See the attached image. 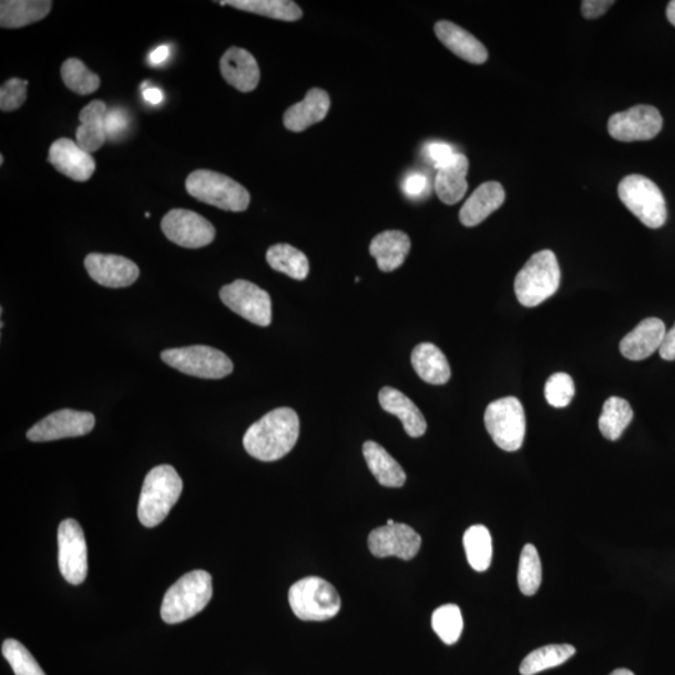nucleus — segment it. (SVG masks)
I'll return each mask as SVG.
<instances>
[{"instance_id": "nucleus-49", "label": "nucleus", "mask_w": 675, "mask_h": 675, "mask_svg": "<svg viewBox=\"0 0 675 675\" xmlns=\"http://www.w3.org/2000/svg\"><path fill=\"white\" fill-rule=\"evenodd\" d=\"M609 675H634V673L630 672L629 669L620 668V669H615L614 672L612 674H609Z\"/></svg>"}, {"instance_id": "nucleus-25", "label": "nucleus", "mask_w": 675, "mask_h": 675, "mask_svg": "<svg viewBox=\"0 0 675 675\" xmlns=\"http://www.w3.org/2000/svg\"><path fill=\"white\" fill-rule=\"evenodd\" d=\"M107 113V105L102 100H93L79 113L80 125L75 133V140L85 152L90 154L97 152L107 140L105 133Z\"/></svg>"}, {"instance_id": "nucleus-42", "label": "nucleus", "mask_w": 675, "mask_h": 675, "mask_svg": "<svg viewBox=\"0 0 675 675\" xmlns=\"http://www.w3.org/2000/svg\"><path fill=\"white\" fill-rule=\"evenodd\" d=\"M425 154H427L430 162L438 170L447 167L449 163L453 162L455 155H457L449 144L442 142L428 144L427 148H425Z\"/></svg>"}, {"instance_id": "nucleus-22", "label": "nucleus", "mask_w": 675, "mask_h": 675, "mask_svg": "<svg viewBox=\"0 0 675 675\" xmlns=\"http://www.w3.org/2000/svg\"><path fill=\"white\" fill-rule=\"evenodd\" d=\"M330 98L323 89H310L302 102L292 105L284 113L283 122L290 132H303L327 117Z\"/></svg>"}, {"instance_id": "nucleus-44", "label": "nucleus", "mask_w": 675, "mask_h": 675, "mask_svg": "<svg viewBox=\"0 0 675 675\" xmlns=\"http://www.w3.org/2000/svg\"><path fill=\"white\" fill-rule=\"evenodd\" d=\"M615 2L613 0H584L582 14L585 19H597L607 13Z\"/></svg>"}, {"instance_id": "nucleus-41", "label": "nucleus", "mask_w": 675, "mask_h": 675, "mask_svg": "<svg viewBox=\"0 0 675 675\" xmlns=\"http://www.w3.org/2000/svg\"><path fill=\"white\" fill-rule=\"evenodd\" d=\"M129 127V118L127 112L122 108L109 110L105 115V133L107 139L117 140L122 138Z\"/></svg>"}, {"instance_id": "nucleus-17", "label": "nucleus", "mask_w": 675, "mask_h": 675, "mask_svg": "<svg viewBox=\"0 0 675 675\" xmlns=\"http://www.w3.org/2000/svg\"><path fill=\"white\" fill-rule=\"evenodd\" d=\"M48 162L75 182H87L97 169L92 154L68 138H60L50 145Z\"/></svg>"}, {"instance_id": "nucleus-35", "label": "nucleus", "mask_w": 675, "mask_h": 675, "mask_svg": "<svg viewBox=\"0 0 675 675\" xmlns=\"http://www.w3.org/2000/svg\"><path fill=\"white\" fill-rule=\"evenodd\" d=\"M62 79L65 87L79 95L97 92L100 85L98 74L90 72L82 60L69 58L62 65Z\"/></svg>"}, {"instance_id": "nucleus-15", "label": "nucleus", "mask_w": 675, "mask_h": 675, "mask_svg": "<svg viewBox=\"0 0 675 675\" xmlns=\"http://www.w3.org/2000/svg\"><path fill=\"white\" fill-rule=\"evenodd\" d=\"M420 545V535L403 523L375 528L368 538L370 553L377 558L397 557L410 560L419 553Z\"/></svg>"}, {"instance_id": "nucleus-14", "label": "nucleus", "mask_w": 675, "mask_h": 675, "mask_svg": "<svg viewBox=\"0 0 675 675\" xmlns=\"http://www.w3.org/2000/svg\"><path fill=\"white\" fill-rule=\"evenodd\" d=\"M95 418L92 413L62 409L49 414L28 430L30 442H53V440L82 437L92 432Z\"/></svg>"}, {"instance_id": "nucleus-13", "label": "nucleus", "mask_w": 675, "mask_h": 675, "mask_svg": "<svg viewBox=\"0 0 675 675\" xmlns=\"http://www.w3.org/2000/svg\"><path fill=\"white\" fill-rule=\"evenodd\" d=\"M663 118L652 105H635L625 112L615 113L608 122L610 137L619 142H642L659 134Z\"/></svg>"}, {"instance_id": "nucleus-29", "label": "nucleus", "mask_w": 675, "mask_h": 675, "mask_svg": "<svg viewBox=\"0 0 675 675\" xmlns=\"http://www.w3.org/2000/svg\"><path fill=\"white\" fill-rule=\"evenodd\" d=\"M52 5L49 0H3L0 3V25L5 29L27 27L47 17Z\"/></svg>"}, {"instance_id": "nucleus-51", "label": "nucleus", "mask_w": 675, "mask_h": 675, "mask_svg": "<svg viewBox=\"0 0 675 675\" xmlns=\"http://www.w3.org/2000/svg\"><path fill=\"white\" fill-rule=\"evenodd\" d=\"M3 163H4V157H3V155H2V157H0V164L3 165Z\"/></svg>"}, {"instance_id": "nucleus-47", "label": "nucleus", "mask_w": 675, "mask_h": 675, "mask_svg": "<svg viewBox=\"0 0 675 675\" xmlns=\"http://www.w3.org/2000/svg\"><path fill=\"white\" fill-rule=\"evenodd\" d=\"M143 98L149 104L158 105L163 102L164 95L159 88H148L144 90Z\"/></svg>"}, {"instance_id": "nucleus-28", "label": "nucleus", "mask_w": 675, "mask_h": 675, "mask_svg": "<svg viewBox=\"0 0 675 675\" xmlns=\"http://www.w3.org/2000/svg\"><path fill=\"white\" fill-rule=\"evenodd\" d=\"M412 365L420 379L428 384L443 385L452 375L447 357L432 343H422L413 349Z\"/></svg>"}, {"instance_id": "nucleus-48", "label": "nucleus", "mask_w": 675, "mask_h": 675, "mask_svg": "<svg viewBox=\"0 0 675 675\" xmlns=\"http://www.w3.org/2000/svg\"><path fill=\"white\" fill-rule=\"evenodd\" d=\"M667 18L669 22L672 23L675 27V0H672V2H669L668 4Z\"/></svg>"}, {"instance_id": "nucleus-16", "label": "nucleus", "mask_w": 675, "mask_h": 675, "mask_svg": "<svg viewBox=\"0 0 675 675\" xmlns=\"http://www.w3.org/2000/svg\"><path fill=\"white\" fill-rule=\"evenodd\" d=\"M84 265L90 278L107 288H127L139 278L138 265L122 255L90 253Z\"/></svg>"}, {"instance_id": "nucleus-27", "label": "nucleus", "mask_w": 675, "mask_h": 675, "mask_svg": "<svg viewBox=\"0 0 675 675\" xmlns=\"http://www.w3.org/2000/svg\"><path fill=\"white\" fill-rule=\"evenodd\" d=\"M363 455L370 472L379 484L388 488L403 487L405 480H407V474L382 445L373 442V440H368L363 445Z\"/></svg>"}, {"instance_id": "nucleus-26", "label": "nucleus", "mask_w": 675, "mask_h": 675, "mask_svg": "<svg viewBox=\"0 0 675 675\" xmlns=\"http://www.w3.org/2000/svg\"><path fill=\"white\" fill-rule=\"evenodd\" d=\"M468 158L457 153L452 163L438 170L435 177V192L444 204H457L468 190Z\"/></svg>"}, {"instance_id": "nucleus-21", "label": "nucleus", "mask_w": 675, "mask_h": 675, "mask_svg": "<svg viewBox=\"0 0 675 675\" xmlns=\"http://www.w3.org/2000/svg\"><path fill=\"white\" fill-rule=\"evenodd\" d=\"M379 403L385 412L395 415L402 422L405 433L419 438L427 432V420L417 405L407 395L392 387H384L379 392Z\"/></svg>"}, {"instance_id": "nucleus-36", "label": "nucleus", "mask_w": 675, "mask_h": 675, "mask_svg": "<svg viewBox=\"0 0 675 675\" xmlns=\"http://www.w3.org/2000/svg\"><path fill=\"white\" fill-rule=\"evenodd\" d=\"M542 584V563L538 550L533 544H527L520 554L518 567V585L524 595H534Z\"/></svg>"}, {"instance_id": "nucleus-38", "label": "nucleus", "mask_w": 675, "mask_h": 675, "mask_svg": "<svg viewBox=\"0 0 675 675\" xmlns=\"http://www.w3.org/2000/svg\"><path fill=\"white\" fill-rule=\"evenodd\" d=\"M2 653L15 675H45L37 660L18 640H5Z\"/></svg>"}, {"instance_id": "nucleus-2", "label": "nucleus", "mask_w": 675, "mask_h": 675, "mask_svg": "<svg viewBox=\"0 0 675 675\" xmlns=\"http://www.w3.org/2000/svg\"><path fill=\"white\" fill-rule=\"evenodd\" d=\"M183 492V480L172 465H158L144 479L138 503V518L147 528L157 527L168 517Z\"/></svg>"}, {"instance_id": "nucleus-23", "label": "nucleus", "mask_w": 675, "mask_h": 675, "mask_svg": "<svg viewBox=\"0 0 675 675\" xmlns=\"http://www.w3.org/2000/svg\"><path fill=\"white\" fill-rule=\"evenodd\" d=\"M505 192L502 184L487 182L479 185L464 203L459 212L460 223L464 227H475L484 222L490 214L502 207Z\"/></svg>"}, {"instance_id": "nucleus-10", "label": "nucleus", "mask_w": 675, "mask_h": 675, "mask_svg": "<svg viewBox=\"0 0 675 675\" xmlns=\"http://www.w3.org/2000/svg\"><path fill=\"white\" fill-rule=\"evenodd\" d=\"M219 297L230 310L259 327H268L272 323V299L258 285L248 280L238 279L224 285Z\"/></svg>"}, {"instance_id": "nucleus-8", "label": "nucleus", "mask_w": 675, "mask_h": 675, "mask_svg": "<svg viewBox=\"0 0 675 675\" xmlns=\"http://www.w3.org/2000/svg\"><path fill=\"white\" fill-rule=\"evenodd\" d=\"M484 423L500 449L515 452L522 448L527 422L523 405L517 398L505 397L490 403L485 410Z\"/></svg>"}, {"instance_id": "nucleus-4", "label": "nucleus", "mask_w": 675, "mask_h": 675, "mask_svg": "<svg viewBox=\"0 0 675 675\" xmlns=\"http://www.w3.org/2000/svg\"><path fill=\"white\" fill-rule=\"evenodd\" d=\"M560 268L552 250H540L525 263L515 277L514 290L519 303L534 308L557 293Z\"/></svg>"}, {"instance_id": "nucleus-30", "label": "nucleus", "mask_w": 675, "mask_h": 675, "mask_svg": "<svg viewBox=\"0 0 675 675\" xmlns=\"http://www.w3.org/2000/svg\"><path fill=\"white\" fill-rule=\"evenodd\" d=\"M220 4L284 22H297L303 17V10L290 0H227Z\"/></svg>"}, {"instance_id": "nucleus-32", "label": "nucleus", "mask_w": 675, "mask_h": 675, "mask_svg": "<svg viewBox=\"0 0 675 675\" xmlns=\"http://www.w3.org/2000/svg\"><path fill=\"white\" fill-rule=\"evenodd\" d=\"M575 654V648L569 644H550L533 650L520 664V674L534 675L544 670L558 667Z\"/></svg>"}, {"instance_id": "nucleus-9", "label": "nucleus", "mask_w": 675, "mask_h": 675, "mask_svg": "<svg viewBox=\"0 0 675 675\" xmlns=\"http://www.w3.org/2000/svg\"><path fill=\"white\" fill-rule=\"evenodd\" d=\"M162 360L179 372L202 379H222L234 369L227 354L208 345L167 349Z\"/></svg>"}, {"instance_id": "nucleus-34", "label": "nucleus", "mask_w": 675, "mask_h": 675, "mask_svg": "<svg viewBox=\"0 0 675 675\" xmlns=\"http://www.w3.org/2000/svg\"><path fill=\"white\" fill-rule=\"evenodd\" d=\"M463 544L467 559L474 570L485 572L492 563V535L484 525H473L464 533Z\"/></svg>"}, {"instance_id": "nucleus-40", "label": "nucleus", "mask_w": 675, "mask_h": 675, "mask_svg": "<svg viewBox=\"0 0 675 675\" xmlns=\"http://www.w3.org/2000/svg\"><path fill=\"white\" fill-rule=\"evenodd\" d=\"M28 80L10 78L0 88V109L3 112L17 110L27 100Z\"/></svg>"}, {"instance_id": "nucleus-11", "label": "nucleus", "mask_w": 675, "mask_h": 675, "mask_svg": "<svg viewBox=\"0 0 675 675\" xmlns=\"http://www.w3.org/2000/svg\"><path fill=\"white\" fill-rule=\"evenodd\" d=\"M58 564L60 573L70 584H82L87 578V542L77 520L65 519L59 524Z\"/></svg>"}, {"instance_id": "nucleus-7", "label": "nucleus", "mask_w": 675, "mask_h": 675, "mask_svg": "<svg viewBox=\"0 0 675 675\" xmlns=\"http://www.w3.org/2000/svg\"><path fill=\"white\" fill-rule=\"evenodd\" d=\"M619 199L645 227L658 229L667 222L668 212L662 190L644 175L632 174L618 185Z\"/></svg>"}, {"instance_id": "nucleus-37", "label": "nucleus", "mask_w": 675, "mask_h": 675, "mask_svg": "<svg viewBox=\"0 0 675 675\" xmlns=\"http://www.w3.org/2000/svg\"><path fill=\"white\" fill-rule=\"evenodd\" d=\"M463 617L458 605L445 604L434 610L432 627L445 644L457 643L463 632Z\"/></svg>"}, {"instance_id": "nucleus-33", "label": "nucleus", "mask_w": 675, "mask_h": 675, "mask_svg": "<svg viewBox=\"0 0 675 675\" xmlns=\"http://www.w3.org/2000/svg\"><path fill=\"white\" fill-rule=\"evenodd\" d=\"M633 419V410L627 400L619 397H610L605 400L598 425L603 437L609 440H618L622 437Z\"/></svg>"}, {"instance_id": "nucleus-5", "label": "nucleus", "mask_w": 675, "mask_h": 675, "mask_svg": "<svg viewBox=\"0 0 675 675\" xmlns=\"http://www.w3.org/2000/svg\"><path fill=\"white\" fill-rule=\"evenodd\" d=\"M185 189L199 202L227 212H244L250 203V194L242 184L213 170L199 169L190 173Z\"/></svg>"}, {"instance_id": "nucleus-19", "label": "nucleus", "mask_w": 675, "mask_h": 675, "mask_svg": "<svg viewBox=\"0 0 675 675\" xmlns=\"http://www.w3.org/2000/svg\"><path fill=\"white\" fill-rule=\"evenodd\" d=\"M667 333L665 324L658 318H648L640 322L632 332L620 342V353L629 360H643L659 350Z\"/></svg>"}, {"instance_id": "nucleus-50", "label": "nucleus", "mask_w": 675, "mask_h": 675, "mask_svg": "<svg viewBox=\"0 0 675 675\" xmlns=\"http://www.w3.org/2000/svg\"><path fill=\"white\" fill-rule=\"evenodd\" d=\"M394 523H395V522H394L393 519H389L388 522H387V525H393Z\"/></svg>"}, {"instance_id": "nucleus-31", "label": "nucleus", "mask_w": 675, "mask_h": 675, "mask_svg": "<svg viewBox=\"0 0 675 675\" xmlns=\"http://www.w3.org/2000/svg\"><path fill=\"white\" fill-rule=\"evenodd\" d=\"M267 262L274 270L288 277L304 280L309 274V260L302 250L289 244H275L267 252Z\"/></svg>"}, {"instance_id": "nucleus-18", "label": "nucleus", "mask_w": 675, "mask_h": 675, "mask_svg": "<svg viewBox=\"0 0 675 675\" xmlns=\"http://www.w3.org/2000/svg\"><path fill=\"white\" fill-rule=\"evenodd\" d=\"M223 78L239 92H253L258 87L260 70L257 60L243 48L232 47L220 59Z\"/></svg>"}, {"instance_id": "nucleus-45", "label": "nucleus", "mask_w": 675, "mask_h": 675, "mask_svg": "<svg viewBox=\"0 0 675 675\" xmlns=\"http://www.w3.org/2000/svg\"><path fill=\"white\" fill-rule=\"evenodd\" d=\"M660 357L664 360H675V323L664 335L663 343L659 348Z\"/></svg>"}, {"instance_id": "nucleus-20", "label": "nucleus", "mask_w": 675, "mask_h": 675, "mask_svg": "<svg viewBox=\"0 0 675 675\" xmlns=\"http://www.w3.org/2000/svg\"><path fill=\"white\" fill-rule=\"evenodd\" d=\"M434 32L438 39L457 57L472 64L487 62L488 52L474 35L448 20L435 24Z\"/></svg>"}, {"instance_id": "nucleus-6", "label": "nucleus", "mask_w": 675, "mask_h": 675, "mask_svg": "<svg viewBox=\"0 0 675 675\" xmlns=\"http://www.w3.org/2000/svg\"><path fill=\"white\" fill-rule=\"evenodd\" d=\"M288 599L293 613L309 622H324L334 618L342 605L337 589L318 577L303 578L293 584Z\"/></svg>"}, {"instance_id": "nucleus-39", "label": "nucleus", "mask_w": 675, "mask_h": 675, "mask_svg": "<svg viewBox=\"0 0 675 675\" xmlns=\"http://www.w3.org/2000/svg\"><path fill=\"white\" fill-rule=\"evenodd\" d=\"M545 399L554 408H564L572 402L575 387L572 377L567 373L550 375L544 388Z\"/></svg>"}, {"instance_id": "nucleus-12", "label": "nucleus", "mask_w": 675, "mask_h": 675, "mask_svg": "<svg viewBox=\"0 0 675 675\" xmlns=\"http://www.w3.org/2000/svg\"><path fill=\"white\" fill-rule=\"evenodd\" d=\"M162 230L170 242L189 249L207 247L215 238L214 225L188 209H173L165 214Z\"/></svg>"}, {"instance_id": "nucleus-24", "label": "nucleus", "mask_w": 675, "mask_h": 675, "mask_svg": "<svg viewBox=\"0 0 675 675\" xmlns=\"http://www.w3.org/2000/svg\"><path fill=\"white\" fill-rule=\"evenodd\" d=\"M410 250V239L400 230H387L374 237L369 253L377 260L382 272H393L402 267Z\"/></svg>"}, {"instance_id": "nucleus-43", "label": "nucleus", "mask_w": 675, "mask_h": 675, "mask_svg": "<svg viewBox=\"0 0 675 675\" xmlns=\"http://www.w3.org/2000/svg\"><path fill=\"white\" fill-rule=\"evenodd\" d=\"M428 188V178L422 173L409 174L404 179L403 190L409 198H419Z\"/></svg>"}, {"instance_id": "nucleus-1", "label": "nucleus", "mask_w": 675, "mask_h": 675, "mask_svg": "<svg viewBox=\"0 0 675 675\" xmlns=\"http://www.w3.org/2000/svg\"><path fill=\"white\" fill-rule=\"evenodd\" d=\"M298 438V414L290 408H278L250 425L244 434L243 445L253 458L275 462L294 448Z\"/></svg>"}, {"instance_id": "nucleus-46", "label": "nucleus", "mask_w": 675, "mask_h": 675, "mask_svg": "<svg viewBox=\"0 0 675 675\" xmlns=\"http://www.w3.org/2000/svg\"><path fill=\"white\" fill-rule=\"evenodd\" d=\"M169 53L168 45H160L149 55V62L153 65L163 64L168 59Z\"/></svg>"}, {"instance_id": "nucleus-3", "label": "nucleus", "mask_w": 675, "mask_h": 675, "mask_svg": "<svg viewBox=\"0 0 675 675\" xmlns=\"http://www.w3.org/2000/svg\"><path fill=\"white\" fill-rule=\"evenodd\" d=\"M212 595V575L205 570H193L178 579L165 593L160 615L168 624L185 622L202 612Z\"/></svg>"}]
</instances>
